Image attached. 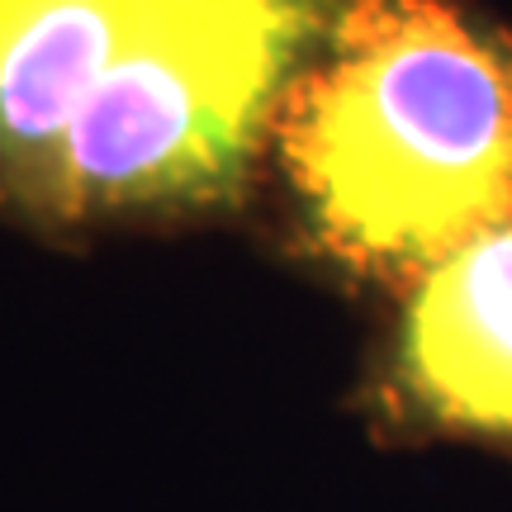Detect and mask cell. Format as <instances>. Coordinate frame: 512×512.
Instances as JSON below:
<instances>
[{
	"label": "cell",
	"mask_w": 512,
	"mask_h": 512,
	"mask_svg": "<svg viewBox=\"0 0 512 512\" xmlns=\"http://www.w3.org/2000/svg\"><path fill=\"white\" fill-rule=\"evenodd\" d=\"M337 0H0V185L48 214L214 200Z\"/></svg>",
	"instance_id": "obj_1"
},
{
	"label": "cell",
	"mask_w": 512,
	"mask_h": 512,
	"mask_svg": "<svg viewBox=\"0 0 512 512\" xmlns=\"http://www.w3.org/2000/svg\"><path fill=\"white\" fill-rule=\"evenodd\" d=\"M323 43L275 128L332 256L422 275L512 223V43L441 0H337Z\"/></svg>",
	"instance_id": "obj_2"
},
{
	"label": "cell",
	"mask_w": 512,
	"mask_h": 512,
	"mask_svg": "<svg viewBox=\"0 0 512 512\" xmlns=\"http://www.w3.org/2000/svg\"><path fill=\"white\" fill-rule=\"evenodd\" d=\"M399 375L403 394L441 427L512 437V223L418 275Z\"/></svg>",
	"instance_id": "obj_3"
}]
</instances>
